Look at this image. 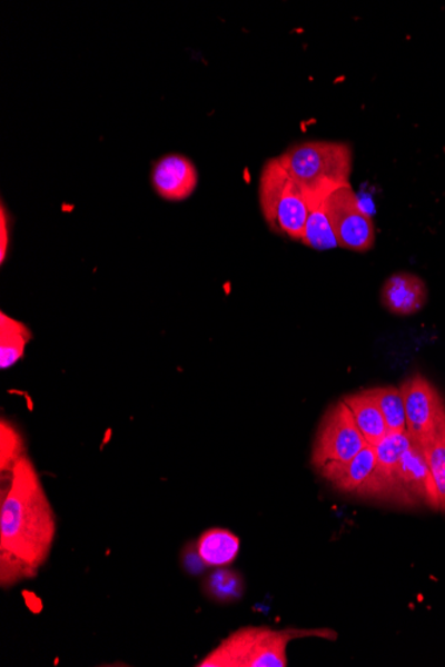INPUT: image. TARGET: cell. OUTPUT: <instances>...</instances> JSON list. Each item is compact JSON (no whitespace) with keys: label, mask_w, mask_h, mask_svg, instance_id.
<instances>
[{"label":"cell","mask_w":445,"mask_h":667,"mask_svg":"<svg viewBox=\"0 0 445 667\" xmlns=\"http://www.w3.org/2000/svg\"><path fill=\"white\" fill-rule=\"evenodd\" d=\"M57 515L31 458L3 478L0 496V586L10 589L37 578L51 556Z\"/></svg>","instance_id":"obj_1"},{"label":"cell","mask_w":445,"mask_h":667,"mask_svg":"<svg viewBox=\"0 0 445 667\" xmlns=\"http://www.w3.org/2000/svg\"><path fill=\"white\" fill-rule=\"evenodd\" d=\"M334 631L283 629L267 626H246L227 638L200 659L198 667H286L287 648L294 639L306 637L329 638Z\"/></svg>","instance_id":"obj_2"},{"label":"cell","mask_w":445,"mask_h":667,"mask_svg":"<svg viewBox=\"0 0 445 667\" xmlns=\"http://www.w3.org/2000/svg\"><path fill=\"white\" fill-rule=\"evenodd\" d=\"M278 159L307 198H327L348 186L353 172V151L339 141H303L289 146Z\"/></svg>","instance_id":"obj_3"},{"label":"cell","mask_w":445,"mask_h":667,"mask_svg":"<svg viewBox=\"0 0 445 667\" xmlns=\"http://www.w3.org/2000/svg\"><path fill=\"white\" fill-rule=\"evenodd\" d=\"M259 203L263 218L274 232L301 241L309 211L307 193L278 158L267 160L263 167Z\"/></svg>","instance_id":"obj_4"},{"label":"cell","mask_w":445,"mask_h":667,"mask_svg":"<svg viewBox=\"0 0 445 667\" xmlns=\"http://www.w3.org/2000/svg\"><path fill=\"white\" fill-rule=\"evenodd\" d=\"M353 414L343 400L323 417L313 447L312 464L320 471L353 460L367 447Z\"/></svg>","instance_id":"obj_5"},{"label":"cell","mask_w":445,"mask_h":667,"mask_svg":"<svg viewBox=\"0 0 445 667\" xmlns=\"http://www.w3.org/2000/svg\"><path fill=\"white\" fill-rule=\"evenodd\" d=\"M325 210L339 247L367 252L375 245V226L350 185L337 188L325 199Z\"/></svg>","instance_id":"obj_6"},{"label":"cell","mask_w":445,"mask_h":667,"mask_svg":"<svg viewBox=\"0 0 445 667\" xmlns=\"http://www.w3.org/2000/svg\"><path fill=\"white\" fill-rule=\"evenodd\" d=\"M406 408L411 440L423 445L434 436L445 419L444 401L436 388L422 376H414L400 387Z\"/></svg>","instance_id":"obj_7"},{"label":"cell","mask_w":445,"mask_h":667,"mask_svg":"<svg viewBox=\"0 0 445 667\" xmlns=\"http://www.w3.org/2000/svg\"><path fill=\"white\" fill-rule=\"evenodd\" d=\"M151 183L161 199L181 201L197 190L199 173L192 160L185 155H165L152 167Z\"/></svg>","instance_id":"obj_8"},{"label":"cell","mask_w":445,"mask_h":667,"mask_svg":"<svg viewBox=\"0 0 445 667\" xmlns=\"http://www.w3.org/2000/svg\"><path fill=\"white\" fill-rule=\"evenodd\" d=\"M413 445V440L407 432H388L386 437L375 445L376 469L369 496H403L399 489V468L402 458Z\"/></svg>","instance_id":"obj_9"},{"label":"cell","mask_w":445,"mask_h":667,"mask_svg":"<svg viewBox=\"0 0 445 667\" xmlns=\"http://www.w3.org/2000/svg\"><path fill=\"white\" fill-rule=\"evenodd\" d=\"M397 481H399L403 500H413L414 498V500L426 502L428 507L436 510L435 482L419 442L413 441L406 455L403 456Z\"/></svg>","instance_id":"obj_10"},{"label":"cell","mask_w":445,"mask_h":667,"mask_svg":"<svg viewBox=\"0 0 445 667\" xmlns=\"http://www.w3.org/2000/svg\"><path fill=\"white\" fill-rule=\"evenodd\" d=\"M376 462L375 447L367 445L349 462L323 469L319 474L343 494L369 496L370 489H373Z\"/></svg>","instance_id":"obj_11"},{"label":"cell","mask_w":445,"mask_h":667,"mask_svg":"<svg viewBox=\"0 0 445 667\" xmlns=\"http://www.w3.org/2000/svg\"><path fill=\"white\" fill-rule=\"evenodd\" d=\"M427 296L426 282L419 276L397 272L384 282L380 299L390 313L411 316L426 306Z\"/></svg>","instance_id":"obj_12"},{"label":"cell","mask_w":445,"mask_h":667,"mask_svg":"<svg viewBox=\"0 0 445 667\" xmlns=\"http://www.w3.org/2000/svg\"><path fill=\"white\" fill-rule=\"evenodd\" d=\"M353 414L357 428H359L364 439L368 445H375L384 439L388 434V428L379 406L375 400L373 392L349 395L343 399Z\"/></svg>","instance_id":"obj_13"},{"label":"cell","mask_w":445,"mask_h":667,"mask_svg":"<svg viewBox=\"0 0 445 667\" xmlns=\"http://www.w3.org/2000/svg\"><path fill=\"white\" fill-rule=\"evenodd\" d=\"M195 542L207 568H227L235 563L240 551L239 537L222 528L207 529Z\"/></svg>","instance_id":"obj_14"},{"label":"cell","mask_w":445,"mask_h":667,"mask_svg":"<svg viewBox=\"0 0 445 667\" xmlns=\"http://www.w3.org/2000/svg\"><path fill=\"white\" fill-rule=\"evenodd\" d=\"M31 339L30 328L22 321L0 313V368L9 369L22 360Z\"/></svg>","instance_id":"obj_15"},{"label":"cell","mask_w":445,"mask_h":667,"mask_svg":"<svg viewBox=\"0 0 445 667\" xmlns=\"http://www.w3.org/2000/svg\"><path fill=\"white\" fill-rule=\"evenodd\" d=\"M325 199L308 198V218L300 241L316 251H327V249L339 247L325 210Z\"/></svg>","instance_id":"obj_16"},{"label":"cell","mask_w":445,"mask_h":667,"mask_svg":"<svg viewBox=\"0 0 445 667\" xmlns=\"http://www.w3.org/2000/svg\"><path fill=\"white\" fill-rule=\"evenodd\" d=\"M245 579L238 571L215 568L205 579L204 593L211 601L231 604L245 595Z\"/></svg>","instance_id":"obj_17"},{"label":"cell","mask_w":445,"mask_h":667,"mask_svg":"<svg viewBox=\"0 0 445 667\" xmlns=\"http://www.w3.org/2000/svg\"><path fill=\"white\" fill-rule=\"evenodd\" d=\"M422 447L435 482L436 510L445 514V419L435 435L431 436Z\"/></svg>","instance_id":"obj_18"},{"label":"cell","mask_w":445,"mask_h":667,"mask_svg":"<svg viewBox=\"0 0 445 667\" xmlns=\"http://www.w3.org/2000/svg\"><path fill=\"white\" fill-rule=\"evenodd\" d=\"M26 442L16 424L2 419L0 421V471L9 477L16 465L26 457Z\"/></svg>","instance_id":"obj_19"},{"label":"cell","mask_w":445,"mask_h":667,"mask_svg":"<svg viewBox=\"0 0 445 667\" xmlns=\"http://www.w3.org/2000/svg\"><path fill=\"white\" fill-rule=\"evenodd\" d=\"M377 406H379L388 432H404L407 430L406 408L400 388L386 387L370 389Z\"/></svg>","instance_id":"obj_20"},{"label":"cell","mask_w":445,"mask_h":667,"mask_svg":"<svg viewBox=\"0 0 445 667\" xmlns=\"http://www.w3.org/2000/svg\"><path fill=\"white\" fill-rule=\"evenodd\" d=\"M180 561L188 575L197 576L207 569V565L198 554L197 542H191L181 550Z\"/></svg>","instance_id":"obj_21"},{"label":"cell","mask_w":445,"mask_h":667,"mask_svg":"<svg viewBox=\"0 0 445 667\" xmlns=\"http://www.w3.org/2000/svg\"><path fill=\"white\" fill-rule=\"evenodd\" d=\"M10 247V217L7 215L6 207L0 208V261H6L7 252Z\"/></svg>","instance_id":"obj_22"}]
</instances>
